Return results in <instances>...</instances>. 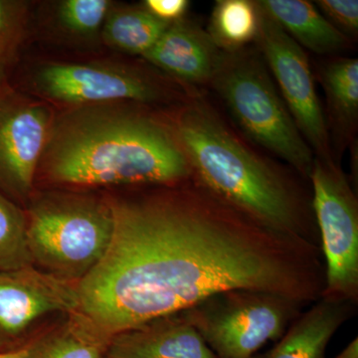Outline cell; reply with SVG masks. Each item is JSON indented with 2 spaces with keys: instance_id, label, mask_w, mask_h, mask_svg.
<instances>
[{
  "instance_id": "6da1fadb",
  "label": "cell",
  "mask_w": 358,
  "mask_h": 358,
  "mask_svg": "<svg viewBox=\"0 0 358 358\" xmlns=\"http://www.w3.org/2000/svg\"><path fill=\"white\" fill-rule=\"evenodd\" d=\"M110 206L114 230L100 262L76 284L78 312L106 333L185 312L234 289L306 306L326 286L320 247L282 234L190 178Z\"/></svg>"
},
{
  "instance_id": "7a4b0ae2",
  "label": "cell",
  "mask_w": 358,
  "mask_h": 358,
  "mask_svg": "<svg viewBox=\"0 0 358 358\" xmlns=\"http://www.w3.org/2000/svg\"><path fill=\"white\" fill-rule=\"evenodd\" d=\"M171 129L197 182L271 229L320 247L313 192L247 147L208 103L186 106Z\"/></svg>"
},
{
  "instance_id": "3957f363",
  "label": "cell",
  "mask_w": 358,
  "mask_h": 358,
  "mask_svg": "<svg viewBox=\"0 0 358 358\" xmlns=\"http://www.w3.org/2000/svg\"><path fill=\"white\" fill-rule=\"evenodd\" d=\"M49 173L58 182L76 185H167L192 178L171 128L129 112L65 122L51 145Z\"/></svg>"
},
{
  "instance_id": "277c9868",
  "label": "cell",
  "mask_w": 358,
  "mask_h": 358,
  "mask_svg": "<svg viewBox=\"0 0 358 358\" xmlns=\"http://www.w3.org/2000/svg\"><path fill=\"white\" fill-rule=\"evenodd\" d=\"M210 84L252 141L308 180L315 155L280 96L265 61L244 49L225 52Z\"/></svg>"
},
{
  "instance_id": "5b68a950",
  "label": "cell",
  "mask_w": 358,
  "mask_h": 358,
  "mask_svg": "<svg viewBox=\"0 0 358 358\" xmlns=\"http://www.w3.org/2000/svg\"><path fill=\"white\" fill-rule=\"evenodd\" d=\"M305 307L282 294L234 289L182 313L216 358H253L268 341L277 343Z\"/></svg>"
},
{
  "instance_id": "8992f818",
  "label": "cell",
  "mask_w": 358,
  "mask_h": 358,
  "mask_svg": "<svg viewBox=\"0 0 358 358\" xmlns=\"http://www.w3.org/2000/svg\"><path fill=\"white\" fill-rule=\"evenodd\" d=\"M113 230L110 207L91 203L39 207L27 223L33 265L77 284L105 255Z\"/></svg>"
},
{
  "instance_id": "52a82bcc",
  "label": "cell",
  "mask_w": 358,
  "mask_h": 358,
  "mask_svg": "<svg viewBox=\"0 0 358 358\" xmlns=\"http://www.w3.org/2000/svg\"><path fill=\"white\" fill-rule=\"evenodd\" d=\"M313 209L326 265L320 299L358 303V202L334 160L315 157L310 178Z\"/></svg>"
},
{
  "instance_id": "ba28073f",
  "label": "cell",
  "mask_w": 358,
  "mask_h": 358,
  "mask_svg": "<svg viewBox=\"0 0 358 358\" xmlns=\"http://www.w3.org/2000/svg\"><path fill=\"white\" fill-rule=\"evenodd\" d=\"M256 4L259 13L256 41L266 66L277 82L282 101L315 157L331 162L334 159L331 155V136L308 56L279 23L258 2Z\"/></svg>"
},
{
  "instance_id": "9c48e42d",
  "label": "cell",
  "mask_w": 358,
  "mask_h": 358,
  "mask_svg": "<svg viewBox=\"0 0 358 358\" xmlns=\"http://www.w3.org/2000/svg\"><path fill=\"white\" fill-rule=\"evenodd\" d=\"M78 310L76 284L31 267L0 272V352L31 343L34 324L56 313Z\"/></svg>"
},
{
  "instance_id": "30bf717a",
  "label": "cell",
  "mask_w": 358,
  "mask_h": 358,
  "mask_svg": "<svg viewBox=\"0 0 358 358\" xmlns=\"http://www.w3.org/2000/svg\"><path fill=\"white\" fill-rule=\"evenodd\" d=\"M39 82L52 98L69 103L157 101L162 90L147 77L91 65L56 64L44 68Z\"/></svg>"
},
{
  "instance_id": "8fae6325",
  "label": "cell",
  "mask_w": 358,
  "mask_h": 358,
  "mask_svg": "<svg viewBox=\"0 0 358 358\" xmlns=\"http://www.w3.org/2000/svg\"><path fill=\"white\" fill-rule=\"evenodd\" d=\"M224 54L206 30L176 21L143 57L185 83L205 85L211 83Z\"/></svg>"
},
{
  "instance_id": "7c38bea8",
  "label": "cell",
  "mask_w": 358,
  "mask_h": 358,
  "mask_svg": "<svg viewBox=\"0 0 358 358\" xmlns=\"http://www.w3.org/2000/svg\"><path fill=\"white\" fill-rule=\"evenodd\" d=\"M47 127L48 115L40 107L0 109V178L18 192L31 187Z\"/></svg>"
},
{
  "instance_id": "4fadbf2b",
  "label": "cell",
  "mask_w": 358,
  "mask_h": 358,
  "mask_svg": "<svg viewBox=\"0 0 358 358\" xmlns=\"http://www.w3.org/2000/svg\"><path fill=\"white\" fill-rule=\"evenodd\" d=\"M108 358H216L199 331L179 313L115 334Z\"/></svg>"
},
{
  "instance_id": "5bb4252c",
  "label": "cell",
  "mask_w": 358,
  "mask_h": 358,
  "mask_svg": "<svg viewBox=\"0 0 358 358\" xmlns=\"http://www.w3.org/2000/svg\"><path fill=\"white\" fill-rule=\"evenodd\" d=\"M357 312V305L350 301L320 299L301 313L271 350L253 358H327L334 334Z\"/></svg>"
},
{
  "instance_id": "9a60e30c",
  "label": "cell",
  "mask_w": 358,
  "mask_h": 358,
  "mask_svg": "<svg viewBox=\"0 0 358 358\" xmlns=\"http://www.w3.org/2000/svg\"><path fill=\"white\" fill-rule=\"evenodd\" d=\"M262 7L301 48L317 54H334L348 48V37L305 0H261Z\"/></svg>"
},
{
  "instance_id": "2e32d148",
  "label": "cell",
  "mask_w": 358,
  "mask_h": 358,
  "mask_svg": "<svg viewBox=\"0 0 358 358\" xmlns=\"http://www.w3.org/2000/svg\"><path fill=\"white\" fill-rule=\"evenodd\" d=\"M113 338L76 310L62 326L37 336L27 358H105Z\"/></svg>"
},
{
  "instance_id": "e0dca14e",
  "label": "cell",
  "mask_w": 358,
  "mask_h": 358,
  "mask_svg": "<svg viewBox=\"0 0 358 358\" xmlns=\"http://www.w3.org/2000/svg\"><path fill=\"white\" fill-rule=\"evenodd\" d=\"M322 82L336 133L348 138L358 117L357 59H338L324 66Z\"/></svg>"
},
{
  "instance_id": "ac0fdd59",
  "label": "cell",
  "mask_w": 358,
  "mask_h": 358,
  "mask_svg": "<svg viewBox=\"0 0 358 358\" xmlns=\"http://www.w3.org/2000/svg\"><path fill=\"white\" fill-rule=\"evenodd\" d=\"M259 13L256 1L219 0L212 10L207 32L224 52L239 51L256 40Z\"/></svg>"
},
{
  "instance_id": "d6986e66",
  "label": "cell",
  "mask_w": 358,
  "mask_h": 358,
  "mask_svg": "<svg viewBox=\"0 0 358 358\" xmlns=\"http://www.w3.org/2000/svg\"><path fill=\"white\" fill-rule=\"evenodd\" d=\"M169 25L157 20L145 8L124 9L110 16L105 27V36L117 48L143 56Z\"/></svg>"
},
{
  "instance_id": "ffe728a7",
  "label": "cell",
  "mask_w": 358,
  "mask_h": 358,
  "mask_svg": "<svg viewBox=\"0 0 358 358\" xmlns=\"http://www.w3.org/2000/svg\"><path fill=\"white\" fill-rule=\"evenodd\" d=\"M31 266L27 222L17 207L0 194V272Z\"/></svg>"
},
{
  "instance_id": "44dd1931",
  "label": "cell",
  "mask_w": 358,
  "mask_h": 358,
  "mask_svg": "<svg viewBox=\"0 0 358 358\" xmlns=\"http://www.w3.org/2000/svg\"><path fill=\"white\" fill-rule=\"evenodd\" d=\"M107 0H68L61 6V18L73 31L91 33L102 24L110 8Z\"/></svg>"
},
{
  "instance_id": "7402d4cb",
  "label": "cell",
  "mask_w": 358,
  "mask_h": 358,
  "mask_svg": "<svg viewBox=\"0 0 358 358\" xmlns=\"http://www.w3.org/2000/svg\"><path fill=\"white\" fill-rule=\"evenodd\" d=\"M315 3L322 15L348 38L357 34V0H319Z\"/></svg>"
},
{
  "instance_id": "603a6c76",
  "label": "cell",
  "mask_w": 358,
  "mask_h": 358,
  "mask_svg": "<svg viewBox=\"0 0 358 358\" xmlns=\"http://www.w3.org/2000/svg\"><path fill=\"white\" fill-rule=\"evenodd\" d=\"M17 4L0 0V71L10 56L18 33Z\"/></svg>"
},
{
  "instance_id": "cb8c5ba5",
  "label": "cell",
  "mask_w": 358,
  "mask_h": 358,
  "mask_svg": "<svg viewBox=\"0 0 358 358\" xmlns=\"http://www.w3.org/2000/svg\"><path fill=\"white\" fill-rule=\"evenodd\" d=\"M189 1L186 0H147L145 8L157 20L171 24L179 21L187 11Z\"/></svg>"
},
{
  "instance_id": "d4e9b609",
  "label": "cell",
  "mask_w": 358,
  "mask_h": 358,
  "mask_svg": "<svg viewBox=\"0 0 358 358\" xmlns=\"http://www.w3.org/2000/svg\"><path fill=\"white\" fill-rule=\"evenodd\" d=\"M32 343L24 346V348H20V350L0 352V358H27L30 352H31Z\"/></svg>"
},
{
  "instance_id": "484cf974",
  "label": "cell",
  "mask_w": 358,
  "mask_h": 358,
  "mask_svg": "<svg viewBox=\"0 0 358 358\" xmlns=\"http://www.w3.org/2000/svg\"><path fill=\"white\" fill-rule=\"evenodd\" d=\"M334 358H358V341L357 338L353 339L345 350Z\"/></svg>"
},
{
  "instance_id": "4316f807",
  "label": "cell",
  "mask_w": 358,
  "mask_h": 358,
  "mask_svg": "<svg viewBox=\"0 0 358 358\" xmlns=\"http://www.w3.org/2000/svg\"><path fill=\"white\" fill-rule=\"evenodd\" d=\"M105 358H108L107 357H106Z\"/></svg>"
}]
</instances>
